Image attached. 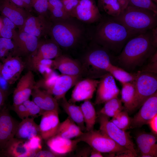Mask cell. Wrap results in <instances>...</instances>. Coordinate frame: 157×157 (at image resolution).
Listing matches in <instances>:
<instances>
[{"instance_id":"6da1fadb","label":"cell","mask_w":157,"mask_h":157,"mask_svg":"<svg viewBox=\"0 0 157 157\" xmlns=\"http://www.w3.org/2000/svg\"><path fill=\"white\" fill-rule=\"evenodd\" d=\"M96 23L92 25V40L115 55L121 52L130 39L142 33L130 30L107 15H103Z\"/></svg>"},{"instance_id":"7a4b0ae2","label":"cell","mask_w":157,"mask_h":157,"mask_svg":"<svg viewBox=\"0 0 157 157\" xmlns=\"http://www.w3.org/2000/svg\"><path fill=\"white\" fill-rule=\"evenodd\" d=\"M49 34L60 48L68 50L80 43L92 40V26L70 17L51 20Z\"/></svg>"},{"instance_id":"3957f363","label":"cell","mask_w":157,"mask_h":157,"mask_svg":"<svg viewBox=\"0 0 157 157\" xmlns=\"http://www.w3.org/2000/svg\"><path fill=\"white\" fill-rule=\"evenodd\" d=\"M151 30L128 41L116 56L119 67L128 72L132 71L142 66L157 51L152 43Z\"/></svg>"},{"instance_id":"277c9868","label":"cell","mask_w":157,"mask_h":157,"mask_svg":"<svg viewBox=\"0 0 157 157\" xmlns=\"http://www.w3.org/2000/svg\"><path fill=\"white\" fill-rule=\"evenodd\" d=\"M111 17L130 30L141 33L157 25V14L150 10L130 5L118 16Z\"/></svg>"},{"instance_id":"5b68a950","label":"cell","mask_w":157,"mask_h":157,"mask_svg":"<svg viewBox=\"0 0 157 157\" xmlns=\"http://www.w3.org/2000/svg\"><path fill=\"white\" fill-rule=\"evenodd\" d=\"M81 76L59 75L53 71L36 83V85L53 95L58 101L65 97L68 91L80 80Z\"/></svg>"},{"instance_id":"8992f818","label":"cell","mask_w":157,"mask_h":157,"mask_svg":"<svg viewBox=\"0 0 157 157\" xmlns=\"http://www.w3.org/2000/svg\"><path fill=\"white\" fill-rule=\"evenodd\" d=\"M90 43V47L85 56L86 62L90 67L94 75L101 77L108 73V69L113 64L112 62L115 60L116 56L108 49L93 41L91 40Z\"/></svg>"},{"instance_id":"52a82bcc","label":"cell","mask_w":157,"mask_h":157,"mask_svg":"<svg viewBox=\"0 0 157 157\" xmlns=\"http://www.w3.org/2000/svg\"><path fill=\"white\" fill-rule=\"evenodd\" d=\"M133 82L135 93L133 111L139 109L146 100L157 92V73L139 71Z\"/></svg>"},{"instance_id":"ba28073f","label":"cell","mask_w":157,"mask_h":157,"mask_svg":"<svg viewBox=\"0 0 157 157\" xmlns=\"http://www.w3.org/2000/svg\"><path fill=\"white\" fill-rule=\"evenodd\" d=\"M77 138L101 153H116L129 150L119 144L100 130L85 131Z\"/></svg>"},{"instance_id":"9c48e42d","label":"cell","mask_w":157,"mask_h":157,"mask_svg":"<svg viewBox=\"0 0 157 157\" xmlns=\"http://www.w3.org/2000/svg\"><path fill=\"white\" fill-rule=\"evenodd\" d=\"M98 115L99 130L119 144L131 151L137 156L134 144L129 133L118 127L109 120V117L103 115Z\"/></svg>"},{"instance_id":"30bf717a","label":"cell","mask_w":157,"mask_h":157,"mask_svg":"<svg viewBox=\"0 0 157 157\" xmlns=\"http://www.w3.org/2000/svg\"><path fill=\"white\" fill-rule=\"evenodd\" d=\"M14 44L13 55L30 59L36 53L40 41L38 37L24 31H16L12 38Z\"/></svg>"},{"instance_id":"8fae6325","label":"cell","mask_w":157,"mask_h":157,"mask_svg":"<svg viewBox=\"0 0 157 157\" xmlns=\"http://www.w3.org/2000/svg\"><path fill=\"white\" fill-rule=\"evenodd\" d=\"M70 16L88 24L97 22L103 17L94 0H80Z\"/></svg>"},{"instance_id":"7c38bea8","label":"cell","mask_w":157,"mask_h":157,"mask_svg":"<svg viewBox=\"0 0 157 157\" xmlns=\"http://www.w3.org/2000/svg\"><path fill=\"white\" fill-rule=\"evenodd\" d=\"M52 25L50 18L42 15L38 16L30 14L20 30L34 35L39 39L49 35Z\"/></svg>"},{"instance_id":"4fadbf2b","label":"cell","mask_w":157,"mask_h":157,"mask_svg":"<svg viewBox=\"0 0 157 157\" xmlns=\"http://www.w3.org/2000/svg\"><path fill=\"white\" fill-rule=\"evenodd\" d=\"M97 88L94 102L96 105L105 103L117 97L120 91L115 78L109 73L101 77Z\"/></svg>"},{"instance_id":"5bb4252c","label":"cell","mask_w":157,"mask_h":157,"mask_svg":"<svg viewBox=\"0 0 157 157\" xmlns=\"http://www.w3.org/2000/svg\"><path fill=\"white\" fill-rule=\"evenodd\" d=\"M0 74L10 84L14 83L19 78L25 64L20 57L10 54L3 61Z\"/></svg>"},{"instance_id":"9a60e30c","label":"cell","mask_w":157,"mask_h":157,"mask_svg":"<svg viewBox=\"0 0 157 157\" xmlns=\"http://www.w3.org/2000/svg\"><path fill=\"white\" fill-rule=\"evenodd\" d=\"M132 119L130 128H140L157 115V92L146 100Z\"/></svg>"},{"instance_id":"2e32d148","label":"cell","mask_w":157,"mask_h":157,"mask_svg":"<svg viewBox=\"0 0 157 157\" xmlns=\"http://www.w3.org/2000/svg\"><path fill=\"white\" fill-rule=\"evenodd\" d=\"M36 83L34 75L29 70L19 79L13 94V105L15 106L29 99Z\"/></svg>"},{"instance_id":"e0dca14e","label":"cell","mask_w":157,"mask_h":157,"mask_svg":"<svg viewBox=\"0 0 157 157\" xmlns=\"http://www.w3.org/2000/svg\"><path fill=\"white\" fill-rule=\"evenodd\" d=\"M99 81L92 78L80 80L75 85L68 101L72 103L90 100L96 90Z\"/></svg>"},{"instance_id":"ac0fdd59","label":"cell","mask_w":157,"mask_h":157,"mask_svg":"<svg viewBox=\"0 0 157 157\" xmlns=\"http://www.w3.org/2000/svg\"><path fill=\"white\" fill-rule=\"evenodd\" d=\"M19 123L7 110L0 111V148L3 150L8 142L14 138Z\"/></svg>"},{"instance_id":"d6986e66","label":"cell","mask_w":157,"mask_h":157,"mask_svg":"<svg viewBox=\"0 0 157 157\" xmlns=\"http://www.w3.org/2000/svg\"><path fill=\"white\" fill-rule=\"evenodd\" d=\"M58 111L44 112L39 125L40 135L42 139L47 140L56 135L60 123Z\"/></svg>"},{"instance_id":"ffe728a7","label":"cell","mask_w":157,"mask_h":157,"mask_svg":"<svg viewBox=\"0 0 157 157\" xmlns=\"http://www.w3.org/2000/svg\"><path fill=\"white\" fill-rule=\"evenodd\" d=\"M0 12L2 15L7 17L20 30L30 14L24 8L18 7L9 0H3L0 4Z\"/></svg>"},{"instance_id":"44dd1931","label":"cell","mask_w":157,"mask_h":157,"mask_svg":"<svg viewBox=\"0 0 157 157\" xmlns=\"http://www.w3.org/2000/svg\"><path fill=\"white\" fill-rule=\"evenodd\" d=\"M53 68L58 70L62 74L71 76H81L83 72L77 61L62 54L53 60Z\"/></svg>"},{"instance_id":"7402d4cb","label":"cell","mask_w":157,"mask_h":157,"mask_svg":"<svg viewBox=\"0 0 157 157\" xmlns=\"http://www.w3.org/2000/svg\"><path fill=\"white\" fill-rule=\"evenodd\" d=\"M46 141L47 144L51 151L58 156L73 151L80 142L77 138L71 140L57 135Z\"/></svg>"},{"instance_id":"603a6c76","label":"cell","mask_w":157,"mask_h":157,"mask_svg":"<svg viewBox=\"0 0 157 157\" xmlns=\"http://www.w3.org/2000/svg\"><path fill=\"white\" fill-rule=\"evenodd\" d=\"M156 135L153 133H141L136 137V141L142 157L157 156V144Z\"/></svg>"},{"instance_id":"cb8c5ba5","label":"cell","mask_w":157,"mask_h":157,"mask_svg":"<svg viewBox=\"0 0 157 157\" xmlns=\"http://www.w3.org/2000/svg\"><path fill=\"white\" fill-rule=\"evenodd\" d=\"M31 95L32 100L43 113L51 111H58V101L46 91L42 90L35 85Z\"/></svg>"},{"instance_id":"d4e9b609","label":"cell","mask_w":157,"mask_h":157,"mask_svg":"<svg viewBox=\"0 0 157 157\" xmlns=\"http://www.w3.org/2000/svg\"><path fill=\"white\" fill-rule=\"evenodd\" d=\"M61 54L60 48L51 39L45 41H40L35 54L29 60L52 59Z\"/></svg>"},{"instance_id":"484cf974","label":"cell","mask_w":157,"mask_h":157,"mask_svg":"<svg viewBox=\"0 0 157 157\" xmlns=\"http://www.w3.org/2000/svg\"><path fill=\"white\" fill-rule=\"evenodd\" d=\"M3 150L8 156L15 157H34L30 151L27 140L13 138L7 144Z\"/></svg>"},{"instance_id":"4316f807","label":"cell","mask_w":157,"mask_h":157,"mask_svg":"<svg viewBox=\"0 0 157 157\" xmlns=\"http://www.w3.org/2000/svg\"><path fill=\"white\" fill-rule=\"evenodd\" d=\"M40 135L39 125L35 122L34 118H26L19 123L15 135L16 138L28 140Z\"/></svg>"},{"instance_id":"83f0119b","label":"cell","mask_w":157,"mask_h":157,"mask_svg":"<svg viewBox=\"0 0 157 157\" xmlns=\"http://www.w3.org/2000/svg\"><path fill=\"white\" fill-rule=\"evenodd\" d=\"M61 105L69 117L83 131H85V127L82 112L80 106L67 101L65 97L60 100Z\"/></svg>"},{"instance_id":"f1b7e54d","label":"cell","mask_w":157,"mask_h":157,"mask_svg":"<svg viewBox=\"0 0 157 157\" xmlns=\"http://www.w3.org/2000/svg\"><path fill=\"white\" fill-rule=\"evenodd\" d=\"M83 132L80 128L68 117L60 123L56 135L65 138L71 139L79 136Z\"/></svg>"},{"instance_id":"f546056e","label":"cell","mask_w":157,"mask_h":157,"mask_svg":"<svg viewBox=\"0 0 157 157\" xmlns=\"http://www.w3.org/2000/svg\"><path fill=\"white\" fill-rule=\"evenodd\" d=\"M81 109L84 123L85 131L94 130L96 119V114L94 107L90 101H84L80 106Z\"/></svg>"},{"instance_id":"4dcf8cb0","label":"cell","mask_w":157,"mask_h":157,"mask_svg":"<svg viewBox=\"0 0 157 157\" xmlns=\"http://www.w3.org/2000/svg\"><path fill=\"white\" fill-rule=\"evenodd\" d=\"M121 100L124 104L125 110L128 112L133 111V105L135 89L133 81L121 84Z\"/></svg>"},{"instance_id":"1f68e13d","label":"cell","mask_w":157,"mask_h":157,"mask_svg":"<svg viewBox=\"0 0 157 157\" xmlns=\"http://www.w3.org/2000/svg\"><path fill=\"white\" fill-rule=\"evenodd\" d=\"M97 6L100 11L111 17H117L122 12L118 0H98Z\"/></svg>"},{"instance_id":"d6a6232c","label":"cell","mask_w":157,"mask_h":157,"mask_svg":"<svg viewBox=\"0 0 157 157\" xmlns=\"http://www.w3.org/2000/svg\"><path fill=\"white\" fill-rule=\"evenodd\" d=\"M107 72L121 84L133 82L135 80L137 75V73H130L113 64L110 65Z\"/></svg>"},{"instance_id":"836d02e7","label":"cell","mask_w":157,"mask_h":157,"mask_svg":"<svg viewBox=\"0 0 157 157\" xmlns=\"http://www.w3.org/2000/svg\"><path fill=\"white\" fill-rule=\"evenodd\" d=\"M49 15L51 20L69 17L61 0H48Z\"/></svg>"},{"instance_id":"e575fe53","label":"cell","mask_w":157,"mask_h":157,"mask_svg":"<svg viewBox=\"0 0 157 157\" xmlns=\"http://www.w3.org/2000/svg\"><path fill=\"white\" fill-rule=\"evenodd\" d=\"M104 107L98 112V114L104 115L108 117H113L119 112L123 110L121 99L118 97L113 98L105 103Z\"/></svg>"},{"instance_id":"d590c367","label":"cell","mask_w":157,"mask_h":157,"mask_svg":"<svg viewBox=\"0 0 157 157\" xmlns=\"http://www.w3.org/2000/svg\"><path fill=\"white\" fill-rule=\"evenodd\" d=\"M31 66L45 77L51 74L53 71V60L43 59L37 60H29Z\"/></svg>"},{"instance_id":"8d00e7d4","label":"cell","mask_w":157,"mask_h":157,"mask_svg":"<svg viewBox=\"0 0 157 157\" xmlns=\"http://www.w3.org/2000/svg\"><path fill=\"white\" fill-rule=\"evenodd\" d=\"M131 120L125 110L117 113L110 121L119 129L126 131L130 128Z\"/></svg>"},{"instance_id":"74e56055","label":"cell","mask_w":157,"mask_h":157,"mask_svg":"<svg viewBox=\"0 0 157 157\" xmlns=\"http://www.w3.org/2000/svg\"><path fill=\"white\" fill-rule=\"evenodd\" d=\"M0 18L2 24L0 31V37L12 39L16 31L15 29L16 26L12 22L5 16L2 15Z\"/></svg>"},{"instance_id":"f35d334b","label":"cell","mask_w":157,"mask_h":157,"mask_svg":"<svg viewBox=\"0 0 157 157\" xmlns=\"http://www.w3.org/2000/svg\"><path fill=\"white\" fill-rule=\"evenodd\" d=\"M14 47L12 39L0 37V59L3 61L10 55H13Z\"/></svg>"},{"instance_id":"ab89813d","label":"cell","mask_w":157,"mask_h":157,"mask_svg":"<svg viewBox=\"0 0 157 157\" xmlns=\"http://www.w3.org/2000/svg\"><path fill=\"white\" fill-rule=\"evenodd\" d=\"M128 5L147 9L157 14V6L152 0H129Z\"/></svg>"},{"instance_id":"60d3db41","label":"cell","mask_w":157,"mask_h":157,"mask_svg":"<svg viewBox=\"0 0 157 157\" xmlns=\"http://www.w3.org/2000/svg\"><path fill=\"white\" fill-rule=\"evenodd\" d=\"M31 3L32 8L38 15L49 18L48 9V0H31Z\"/></svg>"},{"instance_id":"b9f144b4","label":"cell","mask_w":157,"mask_h":157,"mask_svg":"<svg viewBox=\"0 0 157 157\" xmlns=\"http://www.w3.org/2000/svg\"><path fill=\"white\" fill-rule=\"evenodd\" d=\"M42 138L40 135L34 137L27 140V144L30 151L35 156L36 153L42 149Z\"/></svg>"},{"instance_id":"7bdbcfd3","label":"cell","mask_w":157,"mask_h":157,"mask_svg":"<svg viewBox=\"0 0 157 157\" xmlns=\"http://www.w3.org/2000/svg\"><path fill=\"white\" fill-rule=\"evenodd\" d=\"M26 107L30 116L35 117L42 115L43 113L38 106L32 100L29 99L23 103Z\"/></svg>"},{"instance_id":"ee69618b","label":"cell","mask_w":157,"mask_h":157,"mask_svg":"<svg viewBox=\"0 0 157 157\" xmlns=\"http://www.w3.org/2000/svg\"><path fill=\"white\" fill-rule=\"evenodd\" d=\"M14 111L22 120L30 116L26 107L23 103L14 106Z\"/></svg>"},{"instance_id":"f6af8a7d","label":"cell","mask_w":157,"mask_h":157,"mask_svg":"<svg viewBox=\"0 0 157 157\" xmlns=\"http://www.w3.org/2000/svg\"><path fill=\"white\" fill-rule=\"evenodd\" d=\"M150 62L145 67L144 69L142 71H145L157 73V51L149 58Z\"/></svg>"},{"instance_id":"bcb514c9","label":"cell","mask_w":157,"mask_h":157,"mask_svg":"<svg viewBox=\"0 0 157 157\" xmlns=\"http://www.w3.org/2000/svg\"><path fill=\"white\" fill-rule=\"evenodd\" d=\"M80 0H71L62 1L64 9L68 15L70 17V14L78 3Z\"/></svg>"},{"instance_id":"7dc6e473","label":"cell","mask_w":157,"mask_h":157,"mask_svg":"<svg viewBox=\"0 0 157 157\" xmlns=\"http://www.w3.org/2000/svg\"><path fill=\"white\" fill-rule=\"evenodd\" d=\"M147 124L152 133L157 135V115H155L148 122Z\"/></svg>"},{"instance_id":"c3c4849f","label":"cell","mask_w":157,"mask_h":157,"mask_svg":"<svg viewBox=\"0 0 157 157\" xmlns=\"http://www.w3.org/2000/svg\"><path fill=\"white\" fill-rule=\"evenodd\" d=\"M58 156L51 151L40 150L37 152L35 157H56Z\"/></svg>"},{"instance_id":"681fc988","label":"cell","mask_w":157,"mask_h":157,"mask_svg":"<svg viewBox=\"0 0 157 157\" xmlns=\"http://www.w3.org/2000/svg\"><path fill=\"white\" fill-rule=\"evenodd\" d=\"M152 42L154 46L157 47V26L151 30Z\"/></svg>"},{"instance_id":"f907efd6","label":"cell","mask_w":157,"mask_h":157,"mask_svg":"<svg viewBox=\"0 0 157 157\" xmlns=\"http://www.w3.org/2000/svg\"><path fill=\"white\" fill-rule=\"evenodd\" d=\"M16 6L27 10L26 7L22 0H9Z\"/></svg>"},{"instance_id":"816d5d0a","label":"cell","mask_w":157,"mask_h":157,"mask_svg":"<svg viewBox=\"0 0 157 157\" xmlns=\"http://www.w3.org/2000/svg\"><path fill=\"white\" fill-rule=\"evenodd\" d=\"M5 92L0 88V109L3 105L5 101Z\"/></svg>"},{"instance_id":"f5cc1de1","label":"cell","mask_w":157,"mask_h":157,"mask_svg":"<svg viewBox=\"0 0 157 157\" xmlns=\"http://www.w3.org/2000/svg\"><path fill=\"white\" fill-rule=\"evenodd\" d=\"M122 9V12L127 7L129 3V0H118Z\"/></svg>"},{"instance_id":"db71d44e","label":"cell","mask_w":157,"mask_h":157,"mask_svg":"<svg viewBox=\"0 0 157 157\" xmlns=\"http://www.w3.org/2000/svg\"><path fill=\"white\" fill-rule=\"evenodd\" d=\"M90 156L91 157H102L103 156L100 152L92 149Z\"/></svg>"},{"instance_id":"11a10c76","label":"cell","mask_w":157,"mask_h":157,"mask_svg":"<svg viewBox=\"0 0 157 157\" xmlns=\"http://www.w3.org/2000/svg\"><path fill=\"white\" fill-rule=\"evenodd\" d=\"M25 4L27 10L28 12L31 10L32 8L31 3V0H22Z\"/></svg>"},{"instance_id":"9f6ffc18","label":"cell","mask_w":157,"mask_h":157,"mask_svg":"<svg viewBox=\"0 0 157 157\" xmlns=\"http://www.w3.org/2000/svg\"><path fill=\"white\" fill-rule=\"evenodd\" d=\"M2 22L1 19L0 18V31L2 27Z\"/></svg>"},{"instance_id":"6f0895ef","label":"cell","mask_w":157,"mask_h":157,"mask_svg":"<svg viewBox=\"0 0 157 157\" xmlns=\"http://www.w3.org/2000/svg\"><path fill=\"white\" fill-rule=\"evenodd\" d=\"M2 63H1L0 62V72L1 71V69L2 67Z\"/></svg>"},{"instance_id":"680465c9","label":"cell","mask_w":157,"mask_h":157,"mask_svg":"<svg viewBox=\"0 0 157 157\" xmlns=\"http://www.w3.org/2000/svg\"><path fill=\"white\" fill-rule=\"evenodd\" d=\"M153 1L155 2V3H157V0H152Z\"/></svg>"},{"instance_id":"91938a15","label":"cell","mask_w":157,"mask_h":157,"mask_svg":"<svg viewBox=\"0 0 157 157\" xmlns=\"http://www.w3.org/2000/svg\"><path fill=\"white\" fill-rule=\"evenodd\" d=\"M61 1H70V0H61Z\"/></svg>"}]
</instances>
